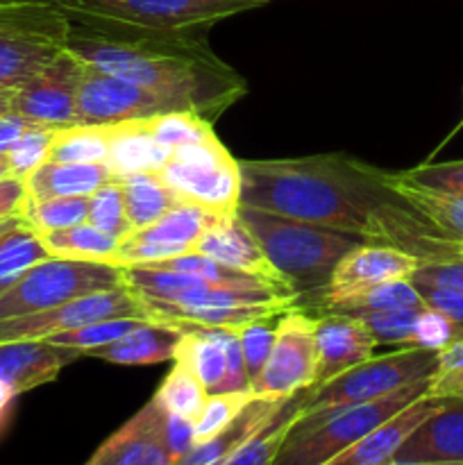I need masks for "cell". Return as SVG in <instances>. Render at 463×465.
<instances>
[{
	"instance_id": "obj_1",
	"label": "cell",
	"mask_w": 463,
	"mask_h": 465,
	"mask_svg": "<svg viewBox=\"0 0 463 465\" xmlns=\"http://www.w3.org/2000/svg\"><path fill=\"white\" fill-rule=\"evenodd\" d=\"M68 16L66 48L77 59L163 95L182 112L212 121L248 91L243 77L209 48V25L154 30L86 14Z\"/></svg>"
},
{
	"instance_id": "obj_2",
	"label": "cell",
	"mask_w": 463,
	"mask_h": 465,
	"mask_svg": "<svg viewBox=\"0 0 463 465\" xmlns=\"http://www.w3.org/2000/svg\"><path fill=\"white\" fill-rule=\"evenodd\" d=\"M239 204L330 227L368 241L381 204L393 198L381 171L343 154L239 162Z\"/></svg>"
},
{
	"instance_id": "obj_3",
	"label": "cell",
	"mask_w": 463,
	"mask_h": 465,
	"mask_svg": "<svg viewBox=\"0 0 463 465\" xmlns=\"http://www.w3.org/2000/svg\"><path fill=\"white\" fill-rule=\"evenodd\" d=\"M236 213L281 280L300 295V302L304 298H316L327 286L340 257L363 243L361 236L275 216L243 204L236 207Z\"/></svg>"
},
{
	"instance_id": "obj_4",
	"label": "cell",
	"mask_w": 463,
	"mask_h": 465,
	"mask_svg": "<svg viewBox=\"0 0 463 465\" xmlns=\"http://www.w3.org/2000/svg\"><path fill=\"white\" fill-rule=\"evenodd\" d=\"M427 391L429 380H422L372 402L313 413L302 411L281 440L272 465H325L368 431L427 395Z\"/></svg>"
},
{
	"instance_id": "obj_5",
	"label": "cell",
	"mask_w": 463,
	"mask_h": 465,
	"mask_svg": "<svg viewBox=\"0 0 463 465\" xmlns=\"http://www.w3.org/2000/svg\"><path fill=\"white\" fill-rule=\"evenodd\" d=\"M71 16L62 5H0V89H18L66 50Z\"/></svg>"
},
{
	"instance_id": "obj_6",
	"label": "cell",
	"mask_w": 463,
	"mask_h": 465,
	"mask_svg": "<svg viewBox=\"0 0 463 465\" xmlns=\"http://www.w3.org/2000/svg\"><path fill=\"white\" fill-rule=\"evenodd\" d=\"M125 284L123 268L103 262L48 257L34 263L0 298V322L48 312L64 302Z\"/></svg>"
},
{
	"instance_id": "obj_7",
	"label": "cell",
	"mask_w": 463,
	"mask_h": 465,
	"mask_svg": "<svg viewBox=\"0 0 463 465\" xmlns=\"http://www.w3.org/2000/svg\"><path fill=\"white\" fill-rule=\"evenodd\" d=\"M436 368H438V352L434 350L402 348L386 357H372L325 384L313 386L304 404V413L352 407V404L386 398L404 386L431 380Z\"/></svg>"
},
{
	"instance_id": "obj_8",
	"label": "cell",
	"mask_w": 463,
	"mask_h": 465,
	"mask_svg": "<svg viewBox=\"0 0 463 465\" xmlns=\"http://www.w3.org/2000/svg\"><path fill=\"white\" fill-rule=\"evenodd\" d=\"M159 173L182 203L200 204L216 213H234L239 207V162L218 136L171 150Z\"/></svg>"
},
{
	"instance_id": "obj_9",
	"label": "cell",
	"mask_w": 463,
	"mask_h": 465,
	"mask_svg": "<svg viewBox=\"0 0 463 465\" xmlns=\"http://www.w3.org/2000/svg\"><path fill=\"white\" fill-rule=\"evenodd\" d=\"M266 3L268 0H64V9L125 25L184 30L213 25Z\"/></svg>"
},
{
	"instance_id": "obj_10",
	"label": "cell",
	"mask_w": 463,
	"mask_h": 465,
	"mask_svg": "<svg viewBox=\"0 0 463 465\" xmlns=\"http://www.w3.org/2000/svg\"><path fill=\"white\" fill-rule=\"evenodd\" d=\"M316 325L318 318L300 307L277 316L275 343L266 366L250 386L252 398L284 400L316 386Z\"/></svg>"
},
{
	"instance_id": "obj_11",
	"label": "cell",
	"mask_w": 463,
	"mask_h": 465,
	"mask_svg": "<svg viewBox=\"0 0 463 465\" xmlns=\"http://www.w3.org/2000/svg\"><path fill=\"white\" fill-rule=\"evenodd\" d=\"M112 318H148L141 298L127 284L82 295L48 312L3 321L0 343L50 339L54 334H64V331L77 330L91 322L112 321Z\"/></svg>"
},
{
	"instance_id": "obj_12",
	"label": "cell",
	"mask_w": 463,
	"mask_h": 465,
	"mask_svg": "<svg viewBox=\"0 0 463 465\" xmlns=\"http://www.w3.org/2000/svg\"><path fill=\"white\" fill-rule=\"evenodd\" d=\"M166 112L182 109L154 91L84 64L77 94L75 125L109 127L127 121H143Z\"/></svg>"
},
{
	"instance_id": "obj_13",
	"label": "cell",
	"mask_w": 463,
	"mask_h": 465,
	"mask_svg": "<svg viewBox=\"0 0 463 465\" xmlns=\"http://www.w3.org/2000/svg\"><path fill=\"white\" fill-rule=\"evenodd\" d=\"M82 73H84V62L66 48L44 71L14 91L12 109L36 125L53 127V130L75 125Z\"/></svg>"
},
{
	"instance_id": "obj_14",
	"label": "cell",
	"mask_w": 463,
	"mask_h": 465,
	"mask_svg": "<svg viewBox=\"0 0 463 465\" xmlns=\"http://www.w3.org/2000/svg\"><path fill=\"white\" fill-rule=\"evenodd\" d=\"M418 266H420V262L416 257L393 248V245L363 241L361 245L350 250L345 257H340V262L331 271L330 282L313 298V302L322 298L354 293V291L384 284V282L409 280Z\"/></svg>"
},
{
	"instance_id": "obj_15",
	"label": "cell",
	"mask_w": 463,
	"mask_h": 465,
	"mask_svg": "<svg viewBox=\"0 0 463 465\" xmlns=\"http://www.w3.org/2000/svg\"><path fill=\"white\" fill-rule=\"evenodd\" d=\"M377 341L348 313H320L316 325V386L375 357Z\"/></svg>"
},
{
	"instance_id": "obj_16",
	"label": "cell",
	"mask_w": 463,
	"mask_h": 465,
	"mask_svg": "<svg viewBox=\"0 0 463 465\" xmlns=\"http://www.w3.org/2000/svg\"><path fill=\"white\" fill-rule=\"evenodd\" d=\"M84 465H172L159 434V407L150 400L125 425L113 431Z\"/></svg>"
},
{
	"instance_id": "obj_17",
	"label": "cell",
	"mask_w": 463,
	"mask_h": 465,
	"mask_svg": "<svg viewBox=\"0 0 463 465\" xmlns=\"http://www.w3.org/2000/svg\"><path fill=\"white\" fill-rule=\"evenodd\" d=\"M445 398H431V395H422L407 409L395 413L379 427L368 431L363 439L350 445L334 459H330L325 465H386L393 461L395 452L402 448L404 440L422 425L429 416H434L440 407H443Z\"/></svg>"
},
{
	"instance_id": "obj_18",
	"label": "cell",
	"mask_w": 463,
	"mask_h": 465,
	"mask_svg": "<svg viewBox=\"0 0 463 465\" xmlns=\"http://www.w3.org/2000/svg\"><path fill=\"white\" fill-rule=\"evenodd\" d=\"M77 359H84L82 352L45 339L0 343V380L23 395L57 380L59 372Z\"/></svg>"
},
{
	"instance_id": "obj_19",
	"label": "cell",
	"mask_w": 463,
	"mask_h": 465,
	"mask_svg": "<svg viewBox=\"0 0 463 465\" xmlns=\"http://www.w3.org/2000/svg\"><path fill=\"white\" fill-rule=\"evenodd\" d=\"M193 252L212 257L225 266L236 268L241 272L259 277V280L272 282V284L289 286L280 277V272L272 268L263 250L259 248L257 239L250 234L248 227L239 218V213H225L218 218L212 227L202 234V239L195 243ZM291 289V286H289Z\"/></svg>"
},
{
	"instance_id": "obj_20",
	"label": "cell",
	"mask_w": 463,
	"mask_h": 465,
	"mask_svg": "<svg viewBox=\"0 0 463 465\" xmlns=\"http://www.w3.org/2000/svg\"><path fill=\"white\" fill-rule=\"evenodd\" d=\"M393 461L463 463V395L445 398L443 407L404 440Z\"/></svg>"
},
{
	"instance_id": "obj_21",
	"label": "cell",
	"mask_w": 463,
	"mask_h": 465,
	"mask_svg": "<svg viewBox=\"0 0 463 465\" xmlns=\"http://www.w3.org/2000/svg\"><path fill=\"white\" fill-rule=\"evenodd\" d=\"M116 180L107 163H66L45 159L25 177L27 198H91L100 186Z\"/></svg>"
},
{
	"instance_id": "obj_22",
	"label": "cell",
	"mask_w": 463,
	"mask_h": 465,
	"mask_svg": "<svg viewBox=\"0 0 463 465\" xmlns=\"http://www.w3.org/2000/svg\"><path fill=\"white\" fill-rule=\"evenodd\" d=\"M182 334L184 331L177 327L148 321L123 339L91 350L84 357L103 359L116 366H154V363L172 361Z\"/></svg>"
},
{
	"instance_id": "obj_23",
	"label": "cell",
	"mask_w": 463,
	"mask_h": 465,
	"mask_svg": "<svg viewBox=\"0 0 463 465\" xmlns=\"http://www.w3.org/2000/svg\"><path fill=\"white\" fill-rule=\"evenodd\" d=\"M286 400V398H284ZM284 400H266L252 398L248 407L232 420L227 430L204 443H195L184 457L177 459L172 465H225L232 454L250 439L257 434L268 420L277 413V409L284 404Z\"/></svg>"
},
{
	"instance_id": "obj_24",
	"label": "cell",
	"mask_w": 463,
	"mask_h": 465,
	"mask_svg": "<svg viewBox=\"0 0 463 465\" xmlns=\"http://www.w3.org/2000/svg\"><path fill=\"white\" fill-rule=\"evenodd\" d=\"M123 277H125V284L139 298L159 300V302H202L216 289V284L202 280V277L191 275V272L171 271V268L153 266V263L123 268Z\"/></svg>"
},
{
	"instance_id": "obj_25",
	"label": "cell",
	"mask_w": 463,
	"mask_h": 465,
	"mask_svg": "<svg viewBox=\"0 0 463 465\" xmlns=\"http://www.w3.org/2000/svg\"><path fill=\"white\" fill-rule=\"evenodd\" d=\"M386 189L398 195L411 212L425 218L429 225L448 236L463 239V193H445V191L425 189V186L404 182L398 173L381 171Z\"/></svg>"
},
{
	"instance_id": "obj_26",
	"label": "cell",
	"mask_w": 463,
	"mask_h": 465,
	"mask_svg": "<svg viewBox=\"0 0 463 465\" xmlns=\"http://www.w3.org/2000/svg\"><path fill=\"white\" fill-rule=\"evenodd\" d=\"M125 198L127 218L134 232L153 225L182 203L159 171H139L116 177Z\"/></svg>"
},
{
	"instance_id": "obj_27",
	"label": "cell",
	"mask_w": 463,
	"mask_h": 465,
	"mask_svg": "<svg viewBox=\"0 0 463 465\" xmlns=\"http://www.w3.org/2000/svg\"><path fill=\"white\" fill-rule=\"evenodd\" d=\"M109 132H112V153L107 166L116 177L139 171H162L171 157V150L159 145L139 121L109 125Z\"/></svg>"
},
{
	"instance_id": "obj_28",
	"label": "cell",
	"mask_w": 463,
	"mask_h": 465,
	"mask_svg": "<svg viewBox=\"0 0 463 465\" xmlns=\"http://www.w3.org/2000/svg\"><path fill=\"white\" fill-rule=\"evenodd\" d=\"M318 313H352V312H395V309H422L420 293L411 280H393L368 286L354 293L322 298L311 304Z\"/></svg>"
},
{
	"instance_id": "obj_29",
	"label": "cell",
	"mask_w": 463,
	"mask_h": 465,
	"mask_svg": "<svg viewBox=\"0 0 463 465\" xmlns=\"http://www.w3.org/2000/svg\"><path fill=\"white\" fill-rule=\"evenodd\" d=\"M221 216H225V213H216L207 207H200V204L180 203L157 223L134 232L132 236L153 241V243L172 245V248H180L182 252H193L195 243Z\"/></svg>"
},
{
	"instance_id": "obj_30",
	"label": "cell",
	"mask_w": 463,
	"mask_h": 465,
	"mask_svg": "<svg viewBox=\"0 0 463 465\" xmlns=\"http://www.w3.org/2000/svg\"><path fill=\"white\" fill-rule=\"evenodd\" d=\"M313 386L309 389L298 391L291 398L284 400L280 409H277L275 416L261 427L254 436H250L239 450L230 457V461L225 465H272L277 457V450H280L281 440L289 434L291 425L298 420L300 413L304 411V404H307L309 393H311Z\"/></svg>"
},
{
	"instance_id": "obj_31",
	"label": "cell",
	"mask_w": 463,
	"mask_h": 465,
	"mask_svg": "<svg viewBox=\"0 0 463 465\" xmlns=\"http://www.w3.org/2000/svg\"><path fill=\"white\" fill-rule=\"evenodd\" d=\"M175 359H182L198 375L209 395L218 393L225 380V345H222V330H189L182 334L175 348Z\"/></svg>"
},
{
	"instance_id": "obj_32",
	"label": "cell",
	"mask_w": 463,
	"mask_h": 465,
	"mask_svg": "<svg viewBox=\"0 0 463 465\" xmlns=\"http://www.w3.org/2000/svg\"><path fill=\"white\" fill-rule=\"evenodd\" d=\"M39 239L50 252V257L103 263H112L118 243H121L118 239H113V236L104 234L98 227L91 225L89 221L66 227V230L39 234Z\"/></svg>"
},
{
	"instance_id": "obj_33",
	"label": "cell",
	"mask_w": 463,
	"mask_h": 465,
	"mask_svg": "<svg viewBox=\"0 0 463 465\" xmlns=\"http://www.w3.org/2000/svg\"><path fill=\"white\" fill-rule=\"evenodd\" d=\"M109 153H112L109 127L71 125L54 132L48 159L66 163H107Z\"/></svg>"
},
{
	"instance_id": "obj_34",
	"label": "cell",
	"mask_w": 463,
	"mask_h": 465,
	"mask_svg": "<svg viewBox=\"0 0 463 465\" xmlns=\"http://www.w3.org/2000/svg\"><path fill=\"white\" fill-rule=\"evenodd\" d=\"M166 411L175 413V416L186 418V420L195 422V418L202 411L204 402H207L209 393L198 380L191 366L182 359H175V366L168 372L163 384L159 386L157 393L153 395Z\"/></svg>"
},
{
	"instance_id": "obj_35",
	"label": "cell",
	"mask_w": 463,
	"mask_h": 465,
	"mask_svg": "<svg viewBox=\"0 0 463 465\" xmlns=\"http://www.w3.org/2000/svg\"><path fill=\"white\" fill-rule=\"evenodd\" d=\"M139 123L159 145L168 150L216 139L212 121L195 112H166L159 114V116L143 118Z\"/></svg>"
},
{
	"instance_id": "obj_36",
	"label": "cell",
	"mask_w": 463,
	"mask_h": 465,
	"mask_svg": "<svg viewBox=\"0 0 463 465\" xmlns=\"http://www.w3.org/2000/svg\"><path fill=\"white\" fill-rule=\"evenodd\" d=\"M50 252L30 225L18 227L0 243V298L30 271L34 263L48 259Z\"/></svg>"
},
{
	"instance_id": "obj_37",
	"label": "cell",
	"mask_w": 463,
	"mask_h": 465,
	"mask_svg": "<svg viewBox=\"0 0 463 465\" xmlns=\"http://www.w3.org/2000/svg\"><path fill=\"white\" fill-rule=\"evenodd\" d=\"M21 216L36 234L66 230L89 218V198H27Z\"/></svg>"
},
{
	"instance_id": "obj_38",
	"label": "cell",
	"mask_w": 463,
	"mask_h": 465,
	"mask_svg": "<svg viewBox=\"0 0 463 465\" xmlns=\"http://www.w3.org/2000/svg\"><path fill=\"white\" fill-rule=\"evenodd\" d=\"M86 221L94 227H98L104 234L113 236L118 241H125L127 236L134 234L130 218H127L125 198H123V189L118 180L107 182L100 186L94 195L89 198V218Z\"/></svg>"
},
{
	"instance_id": "obj_39",
	"label": "cell",
	"mask_w": 463,
	"mask_h": 465,
	"mask_svg": "<svg viewBox=\"0 0 463 465\" xmlns=\"http://www.w3.org/2000/svg\"><path fill=\"white\" fill-rule=\"evenodd\" d=\"M143 322H148V318H112V321L91 322V325L77 327V330L64 331V334H54L45 341H50L54 345H62V348L77 350L84 357L91 350L103 348V345L123 339V336L134 331Z\"/></svg>"
},
{
	"instance_id": "obj_40",
	"label": "cell",
	"mask_w": 463,
	"mask_h": 465,
	"mask_svg": "<svg viewBox=\"0 0 463 465\" xmlns=\"http://www.w3.org/2000/svg\"><path fill=\"white\" fill-rule=\"evenodd\" d=\"M420 309H395V312H352L366 325L377 345H398V348H413V331Z\"/></svg>"
},
{
	"instance_id": "obj_41",
	"label": "cell",
	"mask_w": 463,
	"mask_h": 465,
	"mask_svg": "<svg viewBox=\"0 0 463 465\" xmlns=\"http://www.w3.org/2000/svg\"><path fill=\"white\" fill-rule=\"evenodd\" d=\"M252 400V393H216L209 395L204 402L202 411L193 422V440L195 443H204V440L213 439L221 434L222 430L232 425L236 416L248 407ZM193 443V445H195Z\"/></svg>"
},
{
	"instance_id": "obj_42",
	"label": "cell",
	"mask_w": 463,
	"mask_h": 465,
	"mask_svg": "<svg viewBox=\"0 0 463 465\" xmlns=\"http://www.w3.org/2000/svg\"><path fill=\"white\" fill-rule=\"evenodd\" d=\"M54 132L57 130H53V127L36 125L32 127L30 132H25V134L14 143V148L7 153L12 175L25 180L34 168H39L41 163L48 159L50 145H53L54 141Z\"/></svg>"
},
{
	"instance_id": "obj_43",
	"label": "cell",
	"mask_w": 463,
	"mask_h": 465,
	"mask_svg": "<svg viewBox=\"0 0 463 465\" xmlns=\"http://www.w3.org/2000/svg\"><path fill=\"white\" fill-rule=\"evenodd\" d=\"M275 325H272V318H261V321H254L236 330L239 331L241 350H243L245 372H248L250 386H252V381L257 380L259 372L266 366L268 357H271L272 343H275Z\"/></svg>"
},
{
	"instance_id": "obj_44",
	"label": "cell",
	"mask_w": 463,
	"mask_h": 465,
	"mask_svg": "<svg viewBox=\"0 0 463 465\" xmlns=\"http://www.w3.org/2000/svg\"><path fill=\"white\" fill-rule=\"evenodd\" d=\"M458 339H463V327L449 321L445 313L429 307H422L418 312L416 331H413V348L440 352V350L448 348V345H452Z\"/></svg>"
},
{
	"instance_id": "obj_45",
	"label": "cell",
	"mask_w": 463,
	"mask_h": 465,
	"mask_svg": "<svg viewBox=\"0 0 463 465\" xmlns=\"http://www.w3.org/2000/svg\"><path fill=\"white\" fill-rule=\"evenodd\" d=\"M427 395L431 398L463 395V339L454 341L438 352V368L429 380Z\"/></svg>"
},
{
	"instance_id": "obj_46",
	"label": "cell",
	"mask_w": 463,
	"mask_h": 465,
	"mask_svg": "<svg viewBox=\"0 0 463 465\" xmlns=\"http://www.w3.org/2000/svg\"><path fill=\"white\" fill-rule=\"evenodd\" d=\"M404 182L425 186V189L445 191V193H463V159L445 163H422L411 171L398 173Z\"/></svg>"
},
{
	"instance_id": "obj_47",
	"label": "cell",
	"mask_w": 463,
	"mask_h": 465,
	"mask_svg": "<svg viewBox=\"0 0 463 465\" xmlns=\"http://www.w3.org/2000/svg\"><path fill=\"white\" fill-rule=\"evenodd\" d=\"M177 254H184L180 248H172V245H162L153 243V241L136 239V236H127L125 241L118 243L116 254L112 259V266L127 268V266H143V263H157L163 259L177 257Z\"/></svg>"
},
{
	"instance_id": "obj_48",
	"label": "cell",
	"mask_w": 463,
	"mask_h": 465,
	"mask_svg": "<svg viewBox=\"0 0 463 465\" xmlns=\"http://www.w3.org/2000/svg\"><path fill=\"white\" fill-rule=\"evenodd\" d=\"M154 400V398H153ZM157 402V400H154ZM159 407V434H162L163 445L171 452L172 463L180 457H184L191 448H193V422L186 420V418L175 416V413L166 411L162 404L157 402Z\"/></svg>"
},
{
	"instance_id": "obj_49",
	"label": "cell",
	"mask_w": 463,
	"mask_h": 465,
	"mask_svg": "<svg viewBox=\"0 0 463 465\" xmlns=\"http://www.w3.org/2000/svg\"><path fill=\"white\" fill-rule=\"evenodd\" d=\"M409 280L413 284H429L463 293V262L420 263Z\"/></svg>"
},
{
	"instance_id": "obj_50",
	"label": "cell",
	"mask_w": 463,
	"mask_h": 465,
	"mask_svg": "<svg viewBox=\"0 0 463 465\" xmlns=\"http://www.w3.org/2000/svg\"><path fill=\"white\" fill-rule=\"evenodd\" d=\"M413 286H416V291L420 293L425 307L445 313L449 321H454L458 327H463V293H457V291L449 289H438V286L429 284Z\"/></svg>"
},
{
	"instance_id": "obj_51",
	"label": "cell",
	"mask_w": 463,
	"mask_h": 465,
	"mask_svg": "<svg viewBox=\"0 0 463 465\" xmlns=\"http://www.w3.org/2000/svg\"><path fill=\"white\" fill-rule=\"evenodd\" d=\"M27 200V186L23 177L9 175L0 180V221L18 216Z\"/></svg>"
},
{
	"instance_id": "obj_52",
	"label": "cell",
	"mask_w": 463,
	"mask_h": 465,
	"mask_svg": "<svg viewBox=\"0 0 463 465\" xmlns=\"http://www.w3.org/2000/svg\"><path fill=\"white\" fill-rule=\"evenodd\" d=\"M32 127H36V123L21 116V114L14 112V109L5 114V116H0V157H7V153L14 148V143H16L25 132H30Z\"/></svg>"
},
{
	"instance_id": "obj_53",
	"label": "cell",
	"mask_w": 463,
	"mask_h": 465,
	"mask_svg": "<svg viewBox=\"0 0 463 465\" xmlns=\"http://www.w3.org/2000/svg\"><path fill=\"white\" fill-rule=\"evenodd\" d=\"M16 391L12 389L9 384H5L3 380H0V434L5 431V427H7L9 422V416H12V407H14V400H16Z\"/></svg>"
},
{
	"instance_id": "obj_54",
	"label": "cell",
	"mask_w": 463,
	"mask_h": 465,
	"mask_svg": "<svg viewBox=\"0 0 463 465\" xmlns=\"http://www.w3.org/2000/svg\"><path fill=\"white\" fill-rule=\"evenodd\" d=\"M23 225H27V223H25V218L21 216V213H18V216H12V218H5V221H0V243H3V241L7 239L12 232H16L18 227H23Z\"/></svg>"
},
{
	"instance_id": "obj_55",
	"label": "cell",
	"mask_w": 463,
	"mask_h": 465,
	"mask_svg": "<svg viewBox=\"0 0 463 465\" xmlns=\"http://www.w3.org/2000/svg\"><path fill=\"white\" fill-rule=\"evenodd\" d=\"M14 91L16 89H0V116H5L7 112H12Z\"/></svg>"
},
{
	"instance_id": "obj_56",
	"label": "cell",
	"mask_w": 463,
	"mask_h": 465,
	"mask_svg": "<svg viewBox=\"0 0 463 465\" xmlns=\"http://www.w3.org/2000/svg\"><path fill=\"white\" fill-rule=\"evenodd\" d=\"M7 3H53V5H62L64 7V0H0V5H7Z\"/></svg>"
},
{
	"instance_id": "obj_57",
	"label": "cell",
	"mask_w": 463,
	"mask_h": 465,
	"mask_svg": "<svg viewBox=\"0 0 463 465\" xmlns=\"http://www.w3.org/2000/svg\"><path fill=\"white\" fill-rule=\"evenodd\" d=\"M386 465H463V463H427V461H390Z\"/></svg>"
},
{
	"instance_id": "obj_58",
	"label": "cell",
	"mask_w": 463,
	"mask_h": 465,
	"mask_svg": "<svg viewBox=\"0 0 463 465\" xmlns=\"http://www.w3.org/2000/svg\"><path fill=\"white\" fill-rule=\"evenodd\" d=\"M9 175H12V168H9L7 157H0V180H3V177H9Z\"/></svg>"
}]
</instances>
